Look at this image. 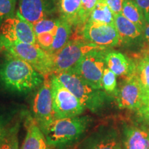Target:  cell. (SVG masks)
<instances>
[{
	"mask_svg": "<svg viewBox=\"0 0 149 149\" xmlns=\"http://www.w3.org/2000/svg\"><path fill=\"white\" fill-rule=\"evenodd\" d=\"M17 0H0V27L8 19L15 16Z\"/></svg>",
	"mask_w": 149,
	"mask_h": 149,
	"instance_id": "25",
	"label": "cell"
},
{
	"mask_svg": "<svg viewBox=\"0 0 149 149\" xmlns=\"http://www.w3.org/2000/svg\"><path fill=\"white\" fill-rule=\"evenodd\" d=\"M88 22L115 26V15L107 3L102 0H98Z\"/></svg>",
	"mask_w": 149,
	"mask_h": 149,
	"instance_id": "21",
	"label": "cell"
},
{
	"mask_svg": "<svg viewBox=\"0 0 149 149\" xmlns=\"http://www.w3.org/2000/svg\"><path fill=\"white\" fill-rule=\"evenodd\" d=\"M148 149H149V148H148Z\"/></svg>",
	"mask_w": 149,
	"mask_h": 149,
	"instance_id": "36",
	"label": "cell"
},
{
	"mask_svg": "<svg viewBox=\"0 0 149 149\" xmlns=\"http://www.w3.org/2000/svg\"><path fill=\"white\" fill-rule=\"evenodd\" d=\"M144 15L147 24H149V0H135Z\"/></svg>",
	"mask_w": 149,
	"mask_h": 149,
	"instance_id": "29",
	"label": "cell"
},
{
	"mask_svg": "<svg viewBox=\"0 0 149 149\" xmlns=\"http://www.w3.org/2000/svg\"><path fill=\"white\" fill-rule=\"evenodd\" d=\"M91 122L89 117L79 115L55 120L43 133L49 146L61 148L77 141Z\"/></svg>",
	"mask_w": 149,
	"mask_h": 149,
	"instance_id": "2",
	"label": "cell"
},
{
	"mask_svg": "<svg viewBox=\"0 0 149 149\" xmlns=\"http://www.w3.org/2000/svg\"><path fill=\"white\" fill-rule=\"evenodd\" d=\"M17 132V127L9 129L8 133L0 141V149H19Z\"/></svg>",
	"mask_w": 149,
	"mask_h": 149,
	"instance_id": "27",
	"label": "cell"
},
{
	"mask_svg": "<svg viewBox=\"0 0 149 149\" xmlns=\"http://www.w3.org/2000/svg\"><path fill=\"white\" fill-rule=\"evenodd\" d=\"M3 50H4V46H3L2 40H1V37H0V53H1Z\"/></svg>",
	"mask_w": 149,
	"mask_h": 149,
	"instance_id": "33",
	"label": "cell"
},
{
	"mask_svg": "<svg viewBox=\"0 0 149 149\" xmlns=\"http://www.w3.org/2000/svg\"><path fill=\"white\" fill-rule=\"evenodd\" d=\"M97 48H99L84 40H69L60 51L53 55V74L72 70L83 56Z\"/></svg>",
	"mask_w": 149,
	"mask_h": 149,
	"instance_id": "7",
	"label": "cell"
},
{
	"mask_svg": "<svg viewBox=\"0 0 149 149\" xmlns=\"http://www.w3.org/2000/svg\"><path fill=\"white\" fill-rule=\"evenodd\" d=\"M106 65L117 76L129 77L135 72V63L118 51L105 53Z\"/></svg>",
	"mask_w": 149,
	"mask_h": 149,
	"instance_id": "15",
	"label": "cell"
},
{
	"mask_svg": "<svg viewBox=\"0 0 149 149\" xmlns=\"http://www.w3.org/2000/svg\"><path fill=\"white\" fill-rule=\"evenodd\" d=\"M61 19L72 26H77L81 0H55Z\"/></svg>",
	"mask_w": 149,
	"mask_h": 149,
	"instance_id": "16",
	"label": "cell"
},
{
	"mask_svg": "<svg viewBox=\"0 0 149 149\" xmlns=\"http://www.w3.org/2000/svg\"><path fill=\"white\" fill-rule=\"evenodd\" d=\"M147 96L135 74L127 77L116 92L117 105L120 109H141L145 106Z\"/></svg>",
	"mask_w": 149,
	"mask_h": 149,
	"instance_id": "11",
	"label": "cell"
},
{
	"mask_svg": "<svg viewBox=\"0 0 149 149\" xmlns=\"http://www.w3.org/2000/svg\"><path fill=\"white\" fill-rule=\"evenodd\" d=\"M59 81L74 95L84 107L95 112L105 102V93L95 89L72 71L55 74Z\"/></svg>",
	"mask_w": 149,
	"mask_h": 149,
	"instance_id": "4",
	"label": "cell"
},
{
	"mask_svg": "<svg viewBox=\"0 0 149 149\" xmlns=\"http://www.w3.org/2000/svg\"><path fill=\"white\" fill-rule=\"evenodd\" d=\"M148 52H149V50H148Z\"/></svg>",
	"mask_w": 149,
	"mask_h": 149,
	"instance_id": "35",
	"label": "cell"
},
{
	"mask_svg": "<svg viewBox=\"0 0 149 149\" xmlns=\"http://www.w3.org/2000/svg\"><path fill=\"white\" fill-rule=\"evenodd\" d=\"M55 120L79 116L85 108L59 81L55 74L49 75Z\"/></svg>",
	"mask_w": 149,
	"mask_h": 149,
	"instance_id": "5",
	"label": "cell"
},
{
	"mask_svg": "<svg viewBox=\"0 0 149 149\" xmlns=\"http://www.w3.org/2000/svg\"><path fill=\"white\" fill-rule=\"evenodd\" d=\"M122 14L130 22L135 24L141 31H144L147 22L141 9L135 0H124Z\"/></svg>",
	"mask_w": 149,
	"mask_h": 149,
	"instance_id": "20",
	"label": "cell"
},
{
	"mask_svg": "<svg viewBox=\"0 0 149 149\" xmlns=\"http://www.w3.org/2000/svg\"><path fill=\"white\" fill-rule=\"evenodd\" d=\"M9 129L6 127L4 120L0 117V141L8 133Z\"/></svg>",
	"mask_w": 149,
	"mask_h": 149,
	"instance_id": "30",
	"label": "cell"
},
{
	"mask_svg": "<svg viewBox=\"0 0 149 149\" xmlns=\"http://www.w3.org/2000/svg\"><path fill=\"white\" fill-rule=\"evenodd\" d=\"M0 37L8 42L37 44L33 26L19 13L8 19L0 27Z\"/></svg>",
	"mask_w": 149,
	"mask_h": 149,
	"instance_id": "8",
	"label": "cell"
},
{
	"mask_svg": "<svg viewBox=\"0 0 149 149\" xmlns=\"http://www.w3.org/2000/svg\"><path fill=\"white\" fill-rule=\"evenodd\" d=\"M134 63H135L134 74L138 79L148 98L149 97V52L137 58L135 61H134Z\"/></svg>",
	"mask_w": 149,
	"mask_h": 149,
	"instance_id": "22",
	"label": "cell"
},
{
	"mask_svg": "<svg viewBox=\"0 0 149 149\" xmlns=\"http://www.w3.org/2000/svg\"><path fill=\"white\" fill-rule=\"evenodd\" d=\"M79 149H119V145L114 133L108 132L89 137Z\"/></svg>",
	"mask_w": 149,
	"mask_h": 149,
	"instance_id": "17",
	"label": "cell"
},
{
	"mask_svg": "<svg viewBox=\"0 0 149 149\" xmlns=\"http://www.w3.org/2000/svg\"><path fill=\"white\" fill-rule=\"evenodd\" d=\"M105 53L97 48L87 53L70 70L95 89H103L102 79L105 68ZM70 71V70H69Z\"/></svg>",
	"mask_w": 149,
	"mask_h": 149,
	"instance_id": "6",
	"label": "cell"
},
{
	"mask_svg": "<svg viewBox=\"0 0 149 149\" xmlns=\"http://www.w3.org/2000/svg\"><path fill=\"white\" fill-rule=\"evenodd\" d=\"M44 80L45 76L31 64L8 54L0 65V83L11 92L26 94L40 87Z\"/></svg>",
	"mask_w": 149,
	"mask_h": 149,
	"instance_id": "1",
	"label": "cell"
},
{
	"mask_svg": "<svg viewBox=\"0 0 149 149\" xmlns=\"http://www.w3.org/2000/svg\"><path fill=\"white\" fill-rule=\"evenodd\" d=\"M115 26L120 37V44L130 45L143 39L142 31L122 13L115 15Z\"/></svg>",
	"mask_w": 149,
	"mask_h": 149,
	"instance_id": "14",
	"label": "cell"
},
{
	"mask_svg": "<svg viewBox=\"0 0 149 149\" xmlns=\"http://www.w3.org/2000/svg\"><path fill=\"white\" fill-rule=\"evenodd\" d=\"M57 10L55 0H19V13L26 21L34 24L43 19L51 17Z\"/></svg>",
	"mask_w": 149,
	"mask_h": 149,
	"instance_id": "12",
	"label": "cell"
},
{
	"mask_svg": "<svg viewBox=\"0 0 149 149\" xmlns=\"http://www.w3.org/2000/svg\"><path fill=\"white\" fill-rule=\"evenodd\" d=\"M102 88L109 93H113L117 89V75L109 68H104L102 79Z\"/></svg>",
	"mask_w": 149,
	"mask_h": 149,
	"instance_id": "26",
	"label": "cell"
},
{
	"mask_svg": "<svg viewBox=\"0 0 149 149\" xmlns=\"http://www.w3.org/2000/svg\"><path fill=\"white\" fill-rule=\"evenodd\" d=\"M60 20V17H48L33 24L37 44L48 53L53 46Z\"/></svg>",
	"mask_w": 149,
	"mask_h": 149,
	"instance_id": "13",
	"label": "cell"
},
{
	"mask_svg": "<svg viewBox=\"0 0 149 149\" xmlns=\"http://www.w3.org/2000/svg\"><path fill=\"white\" fill-rule=\"evenodd\" d=\"M1 40L6 54L29 63L45 77L53 73V55L48 53L37 44L12 43L3 39Z\"/></svg>",
	"mask_w": 149,
	"mask_h": 149,
	"instance_id": "3",
	"label": "cell"
},
{
	"mask_svg": "<svg viewBox=\"0 0 149 149\" xmlns=\"http://www.w3.org/2000/svg\"><path fill=\"white\" fill-rule=\"evenodd\" d=\"M140 111H141V112H142V113L144 115V116L148 117L149 120V109H146V108L145 107H143L140 109Z\"/></svg>",
	"mask_w": 149,
	"mask_h": 149,
	"instance_id": "32",
	"label": "cell"
},
{
	"mask_svg": "<svg viewBox=\"0 0 149 149\" xmlns=\"http://www.w3.org/2000/svg\"><path fill=\"white\" fill-rule=\"evenodd\" d=\"M35 120L42 132L55 120L50 79L46 78L35 95L33 101Z\"/></svg>",
	"mask_w": 149,
	"mask_h": 149,
	"instance_id": "9",
	"label": "cell"
},
{
	"mask_svg": "<svg viewBox=\"0 0 149 149\" xmlns=\"http://www.w3.org/2000/svg\"><path fill=\"white\" fill-rule=\"evenodd\" d=\"M47 144L45 135L40 126L35 122H31L20 149H47Z\"/></svg>",
	"mask_w": 149,
	"mask_h": 149,
	"instance_id": "18",
	"label": "cell"
},
{
	"mask_svg": "<svg viewBox=\"0 0 149 149\" xmlns=\"http://www.w3.org/2000/svg\"><path fill=\"white\" fill-rule=\"evenodd\" d=\"M98 2V0H81L77 27L83 26L88 22L89 17L93 9Z\"/></svg>",
	"mask_w": 149,
	"mask_h": 149,
	"instance_id": "24",
	"label": "cell"
},
{
	"mask_svg": "<svg viewBox=\"0 0 149 149\" xmlns=\"http://www.w3.org/2000/svg\"><path fill=\"white\" fill-rule=\"evenodd\" d=\"M111 9L114 15L122 13L123 3L124 0H102Z\"/></svg>",
	"mask_w": 149,
	"mask_h": 149,
	"instance_id": "28",
	"label": "cell"
},
{
	"mask_svg": "<svg viewBox=\"0 0 149 149\" xmlns=\"http://www.w3.org/2000/svg\"><path fill=\"white\" fill-rule=\"evenodd\" d=\"M72 26L68 22L61 19L60 23L57 28L55 40L50 50L49 54L53 55H55L69 42L70 35L72 33Z\"/></svg>",
	"mask_w": 149,
	"mask_h": 149,
	"instance_id": "23",
	"label": "cell"
},
{
	"mask_svg": "<svg viewBox=\"0 0 149 149\" xmlns=\"http://www.w3.org/2000/svg\"><path fill=\"white\" fill-rule=\"evenodd\" d=\"M144 107L149 109V97H148V98H147V100H146V104H145V106H144Z\"/></svg>",
	"mask_w": 149,
	"mask_h": 149,
	"instance_id": "34",
	"label": "cell"
},
{
	"mask_svg": "<svg viewBox=\"0 0 149 149\" xmlns=\"http://www.w3.org/2000/svg\"><path fill=\"white\" fill-rule=\"evenodd\" d=\"M124 147L125 149H148L149 133L139 128H130L126 133Z\"/></svg>",
	"mask_w": 149,
	"mask_h": 149,
	"instance_id": "19",
	"label": "cell"
},
{
	"mask_svg": "<svg viewBox=\"0 0 149 149\" xmlns=\"http://www.w3.org/2000/svg\"><path fill=\"white\" fill-rule=\"evenodd\" d=\"M82 35L86 42L103 50L120 44L115 26L87 22L82 28Z\"/></svg>",
	"mask_w": 149,
	"mask_h": 149,
	"instance_id": "10",
	"label": "cell"
},
{
	"mask_svg": "<svg viewBox=\"0 0 149 149\" xmlns=\"http://www.w3.org/2000/svg\"><path fill=\"white\" fill-rule=\"evenodd\" d=\"M143 40L149 46V24H146V27L143 31Z\"/></svg>",
	"mask_w": 149,
	"mask_h": 149,
	"instance_id": "31",
	"label": "cell"
}]
</instances>
